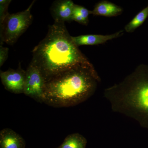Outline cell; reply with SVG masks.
<instances>
[{"label": "cell", "mask_w": 148, "mask_h": 148, "mask_svg": "<svg viewBox=\"0 0 148 148\" xmlns=\"http://www.w3.org/2000/svg\"><path fill=\"white\" fill-rule=\"evenodd\" d=\"M31 64L40 70L45 82L66 70L79 66H92L73 42L65 23L54 22L47 35L32 51Z\"/></svg>", "instance_id": "obj_1"}, {"label": "cell", "mask_w": 148, "mask_h": 148, "mask_svg": "<svg viewBox=\"0 0 148 148\" xmlns=\"http://www.w3.org/2000/svg\"><path fill=\"white\" fill-rule=\"evenodd\" d=\"M101 81L93 66L73 67L45 82L43 103L55 108L76 106L94 94Z\"/></svg>", "instance_id": "obj_2"}, {"label": "cell", "mask_w": 148, "mask_h": 148, "mask_svg": "<svg viewBox=\"0 0 148 148\" xmlns=\"http://www.w3.org/2000/svg\"><path fill=\"white\" fill-rule=\"evenodd\" d=\"M115 112L135 120L148 128V66L141 64L121 82L104 90Z\"/></svg>", "instance_id": "obj_3"}, {"label": "cell", "mask_w": 148, "mask_h": 148, "mask_svg": "<svg viewBox=\"0 0 148 148\" xmlns=\"http://www.w3.org/2000/svg\"><path fill=\"white\" fill-rule=\"evenodd\" d=\"M34 1L26 10L16 13L9 14L2 24H0V45L5 42L12 45L26 32L33 21L31 10Z\"/></svg>", "instance_id": "obj_4"}, {"label": "cell", "mask_w": 148, "mask_h": 148, "mask_svg": "<svg viewBox=\"0 0 148 148\" xmlns=\"http://www.w3.org/2000/svg\"><path fill=\"white\" fill-rule=\"evenodd\" d=\"M24 94L40 103H43L45 81L41 73L30 63L26 71Z\"/></svg>", "instance_id": "obj_5"}, {"label": "cell", "mask_w": 148, "mask_h": 148, "mask_svg": "<svg viewBox=\"0 0 148 148\" xmlns=\"http://www.w3.org/2000/svg\"><path fill=\"white\" fill-rule=\"evenodd\" d=\"M26 71L21 68L20 64L16 70L10 69L1 71L0 77L5 88L15 94L24 93Z\"/></svg>", "instance_id": "obj_6"}, {"label": "cell", "mask_w": 148, "mask_h": 148, "mask_svg": "<svg viewBox=\"0 0 148 148\" xmlns=\"http://www.w3.org/2000/svg\"><path fill=\"white\" fill-rule=\"evenodd\" d=\"M75 4L71 0H58L52 4L51 12L54 22L72 21V14Z\"/></svg>", "instance_id": "obj_7"}, {"label": "cell", "mask_w": 148, "mask_h": 148, "mask_svg": "<svg viewBox=\"0 0 148 148\" xmlns=\"http://www.w3.org/2000/svg\"><path fill=\"white\" fill-rule=\"evenodd\" d=\"M123 34V30L108 35H84L78 36H71L74 43L79 47L82 45H95L102 44L110 40L121 36Z\"/></svg>", "instance_id": "obj_8"}, {"label": "cell", "mask_w": 148, "mask_h": 148, "mask_svg": "<svg viewBox=\"0 0 148 148\" xmlns=\"http://www.w3.org/2000/svg\"><path fill=\"white\" fill-rule=\"evenodd\" d=\"M25 140L19 134L10 128L0 132V148H25Z\"/></svg>", "instance_id": "obj_9"}, {"label": "cell", "mask_w": 148, "mask_h": 148, "mask_svg": "<svg viewBox=\"0 0 148 148\" xmlns=\"http://www.w3.org/2000/svg\"><path fill=\"white\" fill-rule=\"evenodd\" d=\"M122 12L120 7L108 1H103L98 3L94 9L90 11V14L96 16H114L121 14Z\"/></svg>", "instance_id": "obj_10"}, {"label": "cell", "mask_w": 148, "mask_h": 148, "mask_svg": "<svg viewBox=\"0 0 148 148\" xmlns=\"http://www.w3.org/2000/svg\"><path fill=\"white\" fill-rule=\"evenodd\" d=\"M87 141L79 133L70 134L66 137L58 148H86Z\"/></svg>", "instance_id": "obj_11"}, {"label": "cell", "mask_w": 148, "mask_h": 148, "mask_svg": "<svg viewBox=\"0 0 148 148\" xmlns=\"http://www.w3.org/2000/svg\"><path fill=\"white\" fill-rule=\"evenodd\" d=\"M148 17V5L140 11L125 27L127 33H132L143 24Z\"/></svg>", "instance_id": "obj_12"}, {"label": "cell", "mask_w": 148, "mask_h": 148, "mask_svg": "<svg viewBox=\"0 0 148 148\" xmlns=\"http://www.w3.org/2000/svg\"><path fill=\"white\" fill-rule=\"evenodd\" d=\"M90 11L85 8L78 5H74L72 14V21H75L84 25L88 24V16Z\"/></svg>", "instance_id": "obj_13"}, {"label": "cell", "mask_w": 148, "mask_h": 148, "mask_svg": "<svg viewBox=\"0 0 148 148\" xmlns=\"http://www.w3.org/2000/svg\"><path fill=\"white\" fill-rule=\"evenodd\" d=\"M11 0H1L0 1V24H2L7 16L9 14L8 6Z\"/></svg>", "instance_id": "obj_14"}, {"label": "cell", "mask_w": 148, "mask_h": 148, "mask_svg": "<svg viewBox=\"0 0 148 148\" xmlns=\"http://www.w3.org/2000/svg\"><path fill=\"white\" fill-rule=\"evenodd\" d=\"M9 49L0 45V67H1L8 58Z\"/></svg>", "instance_id": "obj_15"}]
</instances>
